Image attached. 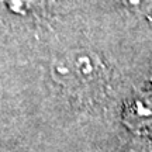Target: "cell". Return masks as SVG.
<instances>
[{
    "instance_id": "277c9868",
    "label": "cell",
    "mask_w": 152,
    "mask_h": 152,
    "mask_svg": "<svg viewBox=\"0 0 152 152\" xmlns=\"http://www.w3.org/2000/svg\"><path fill=\"white\" fill-rule=\"evenodd\" d=\"M0 4H3L4 9H7L11 13L24 14L28 6V0H0Z\"/></svg>"
},
{
    "instance_id": "6da1fadb",
    "label": "cell",
    "mask_w": 152,
    "mask_h": 152,
    "mask_svg": "<svg viewBox=\"0 0 152 152\" xmlns=\"http://www.w3.org/2000/svg\"><path fill=\"white\" fill-rule=\"evenodd\" d=\"M106 66L97 52L77 48L61 55L52 65V77L66 89H86L104 79Z\"/></svg>"
},
{
    "instance_id": "7a4b0ae2",
    "label": "cell",
    "mask_w": 152,
    "mask_h": 152,
    "mask_svg": "<svg viewBox=\"0 0 152 152\" xmlns=\"http://www.w3.org/2000/svg\"><path fill=\"white\" fill-rule=\"evenodd\" d=\"M124 120L134 130H152V97H138L130 103L125 109Z\"/></svg>"
},
{
    "instance_id": "3957f363",
    "label": "cell",
    "mask_w": 152,
    "mask_h": 152,
    "mask_svg": "<svg viewBox=\"0 0 152 152\" xmlns=\"http://www.w3.org/2000/svg\"><path fill=\"white\" fill-rule=\"evenodd\" d=\"M125 6L135 13H149L152 10V0H124Z\"/></svg>"
}]
</instances>
